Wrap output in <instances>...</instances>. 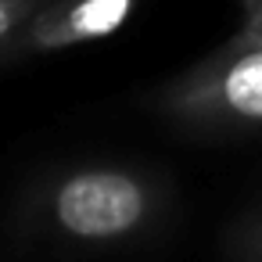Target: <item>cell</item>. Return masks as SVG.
<instances>
[{"mask_svg":"<svg viewBox=\"0 0 262 262\" xmlns=\"http://www.w3.org/2000/svg\"><path fill=\"white\" fill-rule=\"evenodd\" d=\"M158 104L190 129H262V40L230 36L219 51L176 76Z\"/></svg>","mask_w":262,"mask_h":262,"instance_id":"cell-1","label":"cell"},{"mask_svg":"<svg viewBox=\"0 0 262 262\" xmlns=\"http://www.w3.org/2000/svg\"><path fill=\"white\" fill-rule=\"evenodd\" d=\"M43 212L69 241L115 244L158 215V187L122 165H83L51 187Z\"/></svg>","mask_w":262,"mask_h":262,"instance_id":"cell-2","label":"cell"},{"mask_svg":"<svg viewBox=\"0 0 262 262\" xmlns=\"http://www.w3.org/2000/svg\"><path fill=\"white\" fill-rule=\"evenodd\" d=\"M137 4L140 0H43L15 40L11 54H40L104 40L129 22Z\"/></svg>","mask_w":262,"mask_h":262,"instance_id":"cell-3","label":"cell"},{"mask_svg":"<svg viewBox=\"0 0 262 262\" xmlns=\"http://www.w3.org/2000/svg\"><path fill=\"white\" fill-rule=\"evenodd\" d=\"M43 0H0V47L11 51Z\"/></svg>","mask_w":262,"mask_h":262,"instance_id":"cell-4","label":"cell"},{"mask_svg":"<svg viewBox=\"0 0 262 262\" xmlns=\"http://www.w3.org/2000/svg\"><path fill=\"white\" fill-rule=\"evenodd\" d=\"M237 4H241V29L233 36L262 40V0H237Z\"/></svg>","mask_w":262,"mask_h":262,"instance_id":"cell-5","label":"cell"},{"mask_svg":"<svg viewBox=\"0 0 262 262\" xmlns=\"http://www.w3.org/2000/svg\"><path fill=\"white\" fill-rule=\"evenodd\" d=\"M237 255L241 262H262V215L237 237Z\"/></svg>","mask_w":262,"mask_h":262,"instance_id":"cell-6","label":"cell"}]
</instances>
